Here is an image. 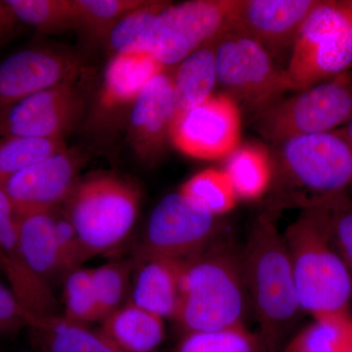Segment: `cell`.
I'll use <instances>...</instances> for the list:
<instances>
[{"label":"cell","instance_id":"cell-1","mask_svg":"<svg viewBox=\"0 0 352 352\" xmlns=\"http://www.w3.org/2000/svg\"><path fill=\"white\" fill-rule=\"evenodd\" d=\"M278 212H263L252 224L242 249L248 298L258 322L266 352H280L302 314Z\"/></svg>","mask_w":352,"mask_h":352},{"label":"cell","instance_id":"cell-2","mask_svg":"<svg viewBox=\"0 0 352 352\" xmlns=\"http://www.w3.org/2000/svg\"><path fill=\"white\" fill-rule=\"evenodd\" d=\"M248 302L242 249L223 231L185 261L175 321L184 333L245 325Z\"/></svg>","mask_w":352,"mask_h":352},{"label":"cell","instance_id":"cell-3","mask_svg":"<svg viewBox=\"0 0 352 352\" xmlns=\"http://www.w3.org/2000/svg\"><path fill=\"white\" fill-rule=\"evenodd\" d=\"M270 210L316 207L347 192L352 183V141L342 129L280 143Z\"/></svg>","mask_w":352,"mask_h":352},{"label":"cell","instance_id":"cell-4","mask_svg":"<svg viewBox=\"0 0 352 352\" xmlns=\"http://www.w3.org/2000/svg\"><path fill=\"white\" fill-rule=\"evenodd\" d=\"M284 237L302 312L314 320L351 316V276L321 208H303Z\"/></svg>","mask_w":352,"mask_h":352},{"label":"cell","instance_id":"cell-5","mask_svg":"<svg viewBox=\"0 0 352 352\" xmlns=\"http://www.w3.org/2000/svg\"><path fill=\"white\" fill-rule=\"evenodd\" d=\"M140 191L111 173L78 180L62 208L71 222L87 259L115 250L135 226Z\"/></svg>","mask_w":352,"mask_h":352},{"label":"cell","instance_id":"cell-6","mask_svg":"<svg viewBox=\"0 0 352 352\" xmlns=\"http://www.w3.org/2000/svg\"><path fill=\"white\" fill-rule=\"evenodd\" d=\"M352 68V0H319L302 23L284 69L289 90L302 91Z\"/></svg>","mask_w":352,"mask_h":352},{"label":"cell","instance_id":"cell-7","mask_svg":"<svg viewBox=\"0 0 352 352\" xmlns=\"http://www.w3.org/2000/svg\"><path fill=\"white\" fill-rule=\"evenodd\" d=\"M351 113L352 74L347 72L275 102L256 116V129L278 145L298 136L342 129Z\"/></svg>","mask_w":352,"mask_h":352},{"label":"cell","instance_id":"cell-8","mask_svg":"<svg viewBox=\"0 0 352 352\" xmlns=\"http://www.w3.org/2000/svg\"><path fill=\"white\" fill-rule=\"evenodd\" d=\"M217 82L238 106L258 113L289 90L284 69H277L272 55L244 34L228 29L215 38Z\"/></svg>","mask_w":352,"mask_h":352},{"label":"cell","instance_id":"cell-9","mask_svg":"<svg viewBox=\"0 0 352 352\" xmlns=\"http://www.w3.org/2000/svg\"><path fill=\"white\" fill-rule=\"evenodd\" d=\"M235 0H193L170 4L155 20L148 52L164 68L177 66L230 28Z\"/></svg>","mask_w":352,"mask_h":352},{"label":"cell","instance_id":"cell-10","mask_svg":"<svg viewBox=\"0 0 352 352\" xmlns=\"http://www.w3.org/2000/svg\"><path fill=\"white\" fill-rule=\"evenodd\" d=\"M223 232L220 217L203 210L179 191L168 194L153 210L138 259H188Z\"/></svg>","mask_w":352,"mask_h":352},{"label":"cell","instance_id":"cell-11","mask_svg":"<svg viewBox=\"0 0 352 352\" xmlns=\"http://www.w3.org/2000/svg\"><path fill=\"white\" fill-rule=\"evenodd\" d=\"M241 126L238 104L226 94L212 95L197 107L177 113L170 143L194 159H227L239 147Z\"/></svg>","mask_w":352,"mask_h":352},{"label":"cell","instance_id":"cell-12","mask_svg":"<svg viewBox=\"0 0 352 352\" xmlns=\"http://www.w3.org/2000/svg\"><path fill=\"white\" fill-rule=\"evenodd\" d=\"M76 82L67 80L0 111V138L63 139L85 110Z\"/></svg>","mask_w":352,"mask_h":352},{"label":"cell","instance_id":"cell-13","mask_svg":"<svg viewBox=\"0 0 352 352\" xmlns=\"http://www.w3.org/2000/svg\"><path fill=\"white\" fill-rule=\"evenodd\" d=\"M83 163L82 153L66 148L10 176L1 185L16 215L62 207Z\"/></svg>","mask_w":352,"mask_h":352},{"label":"cell","instance_id":"cell-14","mask_svg":"<svg viewBox=\"0 0 352 352\" xmlns=\"http://www.w3.org/2000/svg\"><path fill=\"white\" fill-rule=\"evenodd\" d=\"M83 69L82 59L68 52L28 50L0 63V111L34 94L69 80Z\"/></svg>","mask_w":352,"mask_h":352},{"label":"cell","instance_id":"cell-15","mask_svg":"<svg viewBox=\"0 0 352 352\" xmlns=\"http://www.w3.org/2000/svg\"><path fill=\"white\" fill-rule=\"evenodd\" d=\"M0 270L6 274L11 291L21 305L38 322V325L45 319L59 315L57 300L52 288L39 279L25 261L18 236L17 217L12 203L1 184Z\"/></svg>","mask_w":352,"mask_h":352},{"label":"cell","instance_id":"cell-16","mask_svg":"<svg viewBox=\"0 0 352 352\" xmlns=\"http://www.w3.org/2000/svg\"><path fill=\"white\" fill-rule=\"evenodd\" d=\"M319 0H235L229 29L244 34L268 52L293 46Z\"/></svg>","mask_w":352,"mask_h":352},{"label":"cell","instance_id":"cell-17","mask_svg":"<svg viewBox=\"0 0 352 352\" xmlns=\"http://www.w3.org/2000/svg\"><path fill=\"white\" fill-rule=\"evenodd\" d=\"M173 76L163 72L148 83L132 105L129 140L141 161L151 163L170 142L177 116Z\"/></svg>","mask_w":352,"mask_h":352},{"label":"cell","instance_id":"cell-18","mask_svg":"<svg viewBox=\"0 0 352 352\" xmlns=\"http://www.w3.org/2000/svg\"><path fill=\"white\" fill-rule=\"evenodd\" d=\"M186 259L149 258L136 261L129 302L163 319L175 321L179 307Z\"/></svg>","mask_w":352,"mask_h":352},{"label":"cell","instance_id":"cell-19","mask_svg":"<svg viewBox=\"0 0 352 352\" xmlns=\"http://www.w3.org/2000/svg\"><path fill=\"white\" fill-rule=\"evenodd\" d=\"M166 69L148 53L113 54L104 76L100 106L112 111L133 105L148 83Z\"/></svg>","mask_w":352,"mask_h":352},{"label":"cell","instance_id":"cell-20","mask_svg":"<svg viewBox=\"0 0 352 352\" xmlns=\"http://www.w3.org/2000/svg\"><path fill=\"white\" fill-rule=\"evenodd\" d=\"M56 208L16 215L25 261L32 272L51 288L57 280H64L55 232Z\"/></svg>","mask_w":352,"mask_h":352},{"label":"cell","instance_id":"cell-21","mask_svg":"<svg viewBox=\"0 0 352 352\" xmlns=\"http://www.w3.org/2000/svg\"><path fill=\"white\" fill-rule=\"evenodd\" d=\"M99 331L124 352H159L164 319L127 300L101 321Z\"/></svg>","mask_w":352,"mask_h":352},{"label":"cell","instance_id":"cell-22","mask_svg":"<svg viewBox=\"0 0 352 352\" xmlns=\"http://www.w3.org/2000/svg\"><path fill=\"white\" fill-rule=\"evenodd\" d=\"M214 41L204 44L177 65L173 80L178 113L195 108L212 96L217 82Z\"/></svg>","mask_w":352,"mask_h":352},{"label":"cell","instance_id":"cell-23","mask_svg":"<svg viewBox=\"0 0 352 352\" xmlns=\"http://www.w3.org/2000/svg\"><path fill=\"white\" fill-rule=\"evenodd\" d=\"M223 170L230 178L239 201H258L272 186V159L266 149L258 144L239 146L227 157Z\"/></svg>","mask_w":352,"mask_h":352},{"label":"cell","instance_id":"cell-24","mask_svg":"<svg viewBox=\"0 0 352 352\" xmlns=\"http://www.w3.org/2000/svg\"><path fill=\"white\" fill-rule=\"evenodd\" d=\"M32 330L41 352H124L100 331L62 315L45 319Z\"/></svg>","mask_w":352,"mask_h":352},{"label":"cell","instance_id":"cell-25","mask_svg":"<svg viewBox=\"0 0 352 352\" xmlns=\"http://www.w3.org/2000/svg\"><path fill=\"white\" fill-rule=\"evenodd\" d=\"M0 18L17 20L43 32L78 28L75 0H6Z\"/></svg>","mask_w":352,"mask_h":352},{"label":"cell","instance_id":"cell-26","mask_svg":"<svg viewBox=\"0 0 352 352\" xmlns=\"http://www.w3.org/2000/svg\"><path fill=\"white\" fill-rule=\"evenodd\" d=\"M178 191L192 203L217 217L228 214L239 201L226 171L219 168L199 171Z\"/></svg>","mask_w":352,"mask_h":352},{"label":"cell","instance_id":"cell-27","mask_svg":"<svg viewBox=\"0 0 352 352\" xmlns=\"http://www.w3.org/2000/svg\"><path fill=\"white\" fill-rule=\"evenodd\" d=\"M280 352H352V315L312 321L292 336Z\"/></svg>","mask_w":352,"mask_h":352},{"label":"cell","instance_id":"cell-28","mask_svg":"<svg viewBox=\"0 0 352 352\" xmlns=\"http://www.w3.org/2000/svg\"><path fill=\"white\" fill-rule=\"evenodd\" d=\"M164 1H146L127 13L113 28L107 41L115 54L148 53L149 34L160 12L168 6Z\"/></svg>","mask_w":352,"mask_h":352},{"label":"cell","instance_id":"cell-29","mask_svg":"<svg viewBox=\"0 0 352 352\" xmlns=\"http://www.w3.org/2000/svg\"><path fill=\"white\" fill-rule=\"evenodd\" d=\"M173 352H266L258 333L245 325L184 333Z\"/></svg>","mask_w":352,"mask_h":352},{"label":"cell","instance_id":"cell-30","mask_svg":"<svg viewBox=\"0 0 352 352\" xmlns=\"http://www.w3.org/2000/svg\"><path fill=\"white\" fill-rule=\"evenodd\" d=\"M66 148L64 139L0 138V184L18 171Z\"/></svg>","mask_w":352,"mask_h":352},{"label":"cell","instance_id":"cell-31","mask_svg":"<svg viewBox=\"0 0 352 352\" xmlns=\"http://www.w3.org/2000/svg\"><path fill=\"white\" fill-rule=\"evenodd\" d=\"M147 0H75L78 28L91 38L107 39L113 27L124 16Z\"/></svg>","mask_w":352,"mask_h":352},{"label":"cell","instance_id":"cell-32","mask_svg":"<svg viewBox=\"0 0 352 352\" xmlns=\"http://www.w3.org/2000/svg\"><path fill=\"white\" fill-rule=\"evenodd\" d=\"M64 305L62 316L69 321L87 326L101 322L90 270L80 267L64 278Z\"/></svg>","mask_w":352,"mask_h":352},{"label":"cell","instance_id":"cell-33","mask_svg":"<svg viewBox=\"0 0 352 352\" xmlns=\"http://www.w3.org/2000/svg\"><path fill=\"white\" fill-rule=\"evenodd\" d=\"M132 268L133 263L120 261L90 270L102 320L124 305Z\"/></svg>","mask_w":352,"mask_h":352},{"label":"cell","instance_id":"cell-34","mask_svg":"<svg viewBox=\"0 0 352 352\" xmlns=\"http://www.w3.org/2000/svg\"><path fill=\"white\" fill-rule=\"evenodd\" d=\"M316 207L323 212L333 244L352 279V197L346 192Z\"/></svg>","mask_w":352,"mask_h":352},{"label":"cell","instance_id":"cell-35","mask_svg":"<svg viewBox=\"0 0 352 352\" xmlns=\"http://www.w3.org/2000/svg\"><path fill=\"white\" fill-rule=\"evenodd\" d=\"M55 232L60 263L65 278L72 271L80 268L87 258L75 229L65 215L62 207L57 208L55 212Z\"/></svg>","mask_w":352,"mask_h":352},{"label":"cell","instance_id":"cell-36","mask_svg":"<svg viewBox=\"0 0 352 352\" xmlns=\"http://www.w3.org/2000/svg\"><path fill=\"white\" fill-rule=\"evenodd\" d=\"M38 325V322L25 311L11 289L0 282V335H10Z\"/></svg>","mask_w":352,"mask_h":352},{"label":"cell","instance_id":"cell-37","mask_svg":"<svg viewBox=\"0 0 352 352\" xmlns=\"http://www.w3.org/2000/svg\"><path fill=\"white\" fill-rule=\"evenodd\" d=\"M342 131H344V133L346 134L347 138L351 139L352 141V113L351 116V118H349V122H346V124H344V126L342 127Z\"/></svg>","mask_w":352,"mask_h":352},{"label":"cell","instance_id":"cell-38","mask_svg":"<svg viewBox=\"0 0 352 352\" xmlns=\"http://www.w3.org/2000/svg\"><path fill=\"white\" fill-rule=\"evenodd\" d=\"M349 189H351V193H352V183H351V187H349Z\"/></svg>","mask_w":352,"mask_h":352}]
</instances>
